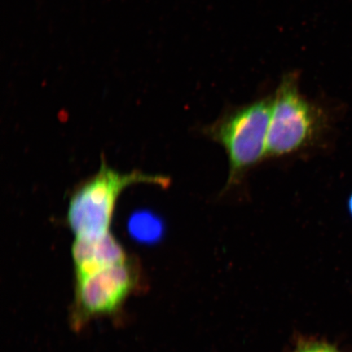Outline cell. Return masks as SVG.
Here are the masks:
<instances>
[{
    "label": "cell",
    "mask_w": 352,
    "mask_h": 352,
    "mask_svg": "<svg viewBox=\"0 0 352 352\" xmlns=\"http://www.w3.org/2000/svg\"><path fill=\"white\" fill-rule=\"evenodd\" d=\"M327 112L299 89L296 74H287L272 98L267 157H281L314 146L329 129Z\"/></svg>",
    "instance_id": "6da1fadb"
},
{
    "label": "cell",
    "mask_w": 352,
    "mask_h": 352,
    "mask_svg": "<svg viewBox=\"0 0 352 352\" xmlns=\"http://www.w3.org/2000/svg\"><path fill=\"white\" fill-rule=\"evenodd\" d=\"M271 109L272 98L258 100L205 127V135L227 153L230 170L226 190L241 183L248 170L267 157Z\"/></svg>",
    "instance_id": "7a4b0ae2"
},
{
    "label": "cell",
    "mask_w": 352,
    "mask_h": 352,
    "mask_svg": "<svg viewBox=\"0 0 352 352\" xmlns=\"http://www.w3.org/2000/svg\"><path fill=\"white\" fill-rule=\"evenodd\" d=\"M138 183L166 186L169 179L136 171L122 175L104 162L99 173L79 187L69 201L68 223L76 239H98L108 234L118 197Z\"/></svg>",
    "instance_id": "3957f363"
},
{
    "label": "cell",
    "mask_w": 352,
    "mask_h": 352,
    "mask_svg": "<svg viewBox=\"0 0 352 352\" xmlns=\"http://www.w3.org/2000/svg\"><path fill=\"white\" fill-rule=\"evenodd\" d=\"M139 274L129 261L77 277L74 327L92 316L112 314L138 285Z\"/></svg>",
    "instance_id": "277c9868"
},
{
    "label": "cell",
    "mask_w": 352,
    "mask_h": 352,
    "mask_svg": "<svg viewBox=\"0 0 352 352\" xmlns=\"http://www.w3.org/2000/svg\"><path fill=\"white\" fill-rule=\"evenodd\" d=\"M72 255L77 277L129 261L125 250L110 232L98 239H76Z\"/></svg>",
    "instance_id": "5b68a950"
},
{
    "label": "cell",
    "mask_w": 352,
    "mask_h": 352,
    "mask_svg": "<svg viewBox=\"0 0 352 352\" xmlns=\"http://www.w3.org/2000/svg\"><path fill=\"white\" fill-rule=\"evenodd\" d=\"M129 230L131 235L136 241L144 243H153L162 239L164 228L161 220L155 215L142 212L131 217Z\"/></svg>",
    "instance_id": "8992f818"
},
{
    "label": "cell",
    "mask_w": 352,
    "mask_h": 352,
    "mask_svg": "<svg viewBox=\"0 0 352 352\" xmlns=\"http://www.w3.org/2000/svg\"><path fill=\"white\" fill-rule=\"evenodd\" d=\"M298 352H337L333 349L324 344H311L302 347Z\"/></svg>",
    "instance_id": "52a82bcc"
},
{
    "label": "cell",
    "mask_w": 352,
    "mask_h": 352,
    "mask_svg": "<svg viewBox=\"0 0 352 352\" xmlns=\"http://www.w3.org/2000/svg\"><path fill=\"white\" fill-rule=\"evenodd\" d=\"M347 210H349V213L350 214V217L352 219V192L351 193V195L349 197V199H347Z\"/></svg>",
    "instance_id": "ba28073f"
}]
</instances>
